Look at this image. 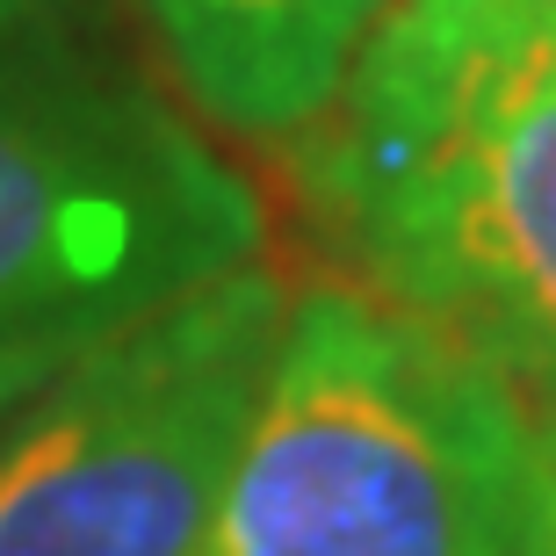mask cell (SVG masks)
<instances>
[{
    "mask_svg": "<svg viewBox=\"0 0 556 556\" xmlns=\"http://www.w3.org/2000/svg\"><path fill=\"white\" fill-rule=\"evenodd\" d=\"M311 188L391 304L556 397V0H383Z\"/></svg>",
    "mask_w": 556,
    "mask_h": 556,
    "instance_id": "obj_1",
    "label": "cell"
},
{
    "mask_svg": "<svg viewBox=\"0 0 556 556\" xmlns=\"http://www.w3.org/2000/svg\"><path fill=\"white\" fill-rule=\"evenodd\" d=\"M520 383L369 289L289 296L195 556H514Z\"/></svg>",
    "mask_w": 556,
    "mask_h": 556,
    "instance_id": "obj_2",
    "label": "cell"
},
{
    "mask_svg": "<svg viewBox=\"0 0 556 556\" xmlns=\"http://www.w3.org/2000/svg\"><path fill=\"white\" fill-rule=\"evenodd\" d=\"M289 289L231 268L144 311L0 433V556H195Z\"/></svg>",
    "mask_w": 556,
    "mask_h": 556,
    "instance_id": "obj_3",
    "label": "cell"
},
{
    "mask_svg": "<svg viewBox=\"0 0 556 556\" xmlns=\"http://www.w3.org/2000/svg\"><path fill=\"white\" fill-rule=\"evenodd\" d=\"M253 188L181 116L80 73L0 65V348L109 340L247 268Z\"/></svg>",
    "mask_w": 556,
    "mask_h": 556,
    "instance_id": "obj_4",
    "label": "cell"
},
{
    "mask_svg": "<svg viewBox=\"0 0 556 556\" xmlns=\"http://www.w3.org/2000/svg\"><path fill=\"white\" fill-rule=\"evenodd\" d=\"M188 102L225 130H304L348 80L383 0H138Z\"/></svg>",
    "mask_w": 556,
    "mask_h": 556,
    "instance_id": "obj_5",
    "label": "cell"
},
{
    "mask_svg": "<svg viewBox=\"0 0 556 556\" xmlns=\"http://www.w3.org/2000/svg\"><path fill=\"white\" fill-rule=\"evenodd\" d=\"M514 556H556V413H535V448H528V492H520Z\"/></svg>",
    "mask_w": 556,
    "mask_h": 556,
    "instance_id": "obj_6",
    "label": "cell"
},
{
    "mask_svg": "<svg viewBox=\"0 0 556 556\" xmlns=\"http://www.w3.org/2000/svg\"><path fill=\"white\" fill-rule=\"evenodd\" d=\"M94 340H15V348H0V419L29 405V397L65 369V362H80Z\"/></svg>",
    "mask_w": 556,
    "mask_h": 556,
    "instance_id": "obj_7",
    "label": "cell"
},
{
    "mask_svg": "<svg viewBox=\"0 0 556 556\" xmlns=\"http://www.w3.org/2000/svg\"><path fill=\"white\" fill-rule=\"evenodd\" d=\"M37 8H43V0H0V29H15V22L37 15Z\"/></svg>",
    "mask_w": 556,
    "mask_h": 556,
    "instance_id": "obj_8",
    "label": "cell"
}]
</instances>
